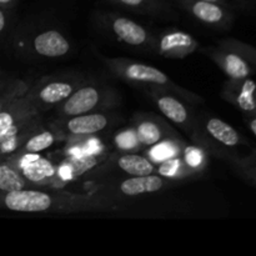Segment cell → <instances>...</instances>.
Wrapping results in <instances>:
<instances>
[{
  "instance_id": "obj_25",
  "label": "cell",
  "mask_w": 256,
  "mask_h": 256,
  "mask_svg": "<svg viewBox=\"0 0 256 256\" xmlns=\"http://www.w3.org/2000/svg\"><path fill=\"white\" fill-rule=\"evenodd\" d=\"M170 142H166L168 146H165V144H162L159 145V146H155V149L152 150V154L154 155L152 156V159L155 160V162H164V160L166 159H170V158H174L176 156L178 152L176 149H175L174 146H169Z\"/></svg>"
},
{
  "instance_id": "obj_17",
  "label": "cell",
  "mask_w": 256,
  "mask_h": 256,
  "mask_svg": "<svg viewBox=\"0 0 256 256\" xmlns=\"http://www.w3.org/2000/svg\"><path fill=\"white\" fill-rule=\"evenodd\" d=\"M204 129L214 142L228 149H235L244 142L242 135L232 125L219 118H209L204 122Z\"/></svg>"
},
{
  "instance_id": "obj_10",
  "label": "cell",
  "mask_w": 256,
  "mask_h": 256,
  "mask_svg": "<svg viewBox=\"0 0 256 256\" xmlns=\"http://www.w3.org/2000/svg\"><path fill=\"white\" fill-rule=\"evenodd\" d=\"M205 52L222 69L228 79H244L254 74L256 65L252 64L244 55L234 50L218 45V46L209 48Z\"/></svg>"
},
{
  "instance_id": "obj_12",
  "label": "cell",
  "mask_w": 256,
  "mask_h": 256,
  "mask_svg": "<svg viewBox=\"0 0 256 256\" xmlns=\"http://www.w3.org/2000/svg\"><path fill=\"white\" fill-rule=\"evenodd\" d=\"M30 46L34 54L48 59L65 56L72 49L69 39L56 29H45L32 35Z\"/></svg>"
},
{
  "instance_id": "obj_23",
  "label": "cell",
  "mask_w": 256,
  "mask_h": 256,
  "mask_svg": "<svg viewBox=\"0 0 256 256\" xmlns=\"http://www.w3.org/2000/svg\"><path fill=\"white\" fill-rule=\"evenodd\" d=\"M218 45L228 48V49H232L234 50V52H239V54L244 55V56L248 58L252 64L256 65V50L254 46H252V45L246 44V42H242L236 39H222L218 42Z\"/></svg>"
},
{
  "instance_id": "obj_14",
  "label": "cell",
  "mask_w": 256,
  "mask_h": 256,
  "mask_svg": "<svg viewBox=\"0 0 256 256\" xmlns=\"http://www.w3.org/2000/svg\"><path fill=\"white\" fill-rule=\"evenodd\" d=\"M199 48V42L182 32H165L158 39L156 52L166 58H185Z\"/></svg>"
},
{
  "instance_id": "obj_1",
  "label": "cell",
  "mask_w": 256,
  "mask_h": 256,
  "mask_svg": "<svg viewBox=\"0 0 256 256\" xmlns=\"http://www.w3.org/2000/svg\"><path fill=\"white\" fill-rule=\"evenodd\" d=\"M0 209L15 212H89L115 209V202L102 194H72L48 192L38 188H24L12 192H0Z\"/></svg>"
},
{
  "instance_id": "obj_18",
  "label": "cell",
  "mask_w": 256,
  "mask_h": 256,
  "mask_svg": "<svg viewBox=\"0 0 256 256\" xmlns=\"http://www.w3.org/2000/svg\"><path fill=\"white\" fill-rule=\"evenodd\" d=\"M115 165L122 172L132 176H142V175L154 174L155 166L148 158L138 154H120L115 159Z\"/></svg>"
},
{
  "instance_id": "obj_2",
  "label": "cell",
  "mask_w": 256,
  "mask_h": 256,
  "mask_svg": "<svg viewBox=\"0 0 256 256\" xmlns=\"http://www.w3.org/2000/svg\"><path fill=\"white\" fill-rule=\"evenodd\" d=\"M100 59L110 72L125 82H129L132 84H139L146 88L166 90L190 104H199V102H204V99L200 98L199 95L178 85L165 72L152 65L124 59V58L102 56Z\"/></svg>"
},
{
  "instance_id": "obj_6",
  "label": "cell",
  "mask_w": 256,
  "mask_h": 256,
  "mask_svg": "<svg viewBox=\"0 0 256 256\" xmlns=\"http://www.w3.org/2000/svg\"><path fill=\"white\" fill-rule=\"evenodd\" d=\"M196 22L216 30H229L234 24L232 9L218 2L204 0H175Z\"/></svg>"
},
{
  "instance_id": "obj_16",
  "label": "cell",
  "mask_w": 256,
  "mask_h": 256,
  "mask_svg": "<svg viewBox=\"0 0 256 256\" xmlns=\"http://www.w3.org/2000/svg\"><path fill=\"white\" fill-rule=\"evenodd\" d=\"M112 4L138 14L154 18H170L175 12L166 0H108Z\"/></svg>"
},
{
  "instance_id": "obj_26",
  "label": "cell",
  "mask_w": 256,
  "mask_h": 256,
  "mask_svg": "<svg viewBox=\"0 0 256 256\" xmlns=\"http://www.w3.org/2000/svg\"><path fill=\"white\" fill-rule=\"evenodd\" d=\"M12 10H6L4 8H0V38L5 36L10 28L12 22Z\"/></svg>"
},
{
  "instance_id": "obj_29",
  "label": "cell",
  "mask_w": 256,
  "mask_h": 256,
  "mask_svg": "<svg viewBox=\"0 0 256 256\" xmlns=\"http://www.w3.org/2000/svg\"><path fill=\"white\" fill-rule=\"evenodd\" d=\"M19 0H0V8H4L6 10H14Z\"/></svg>"
},
{
  "instance_id": "obj_20",
  "label": "cell",
  "mask_w": 256,
  "mask_h": 256,
  "mask_svg": "<svg viewBox=\"0 0 256 256\" xmlns=\"http://www.w3.org/2000/svg\"><path fill=\"white\" fill-rule=\"evenodd\" d=\"M165 138L164 128L158 124L156 120L150 118H142L135 126V139L140 145L152 146L159 144Z\"/></svg>"
},
{
  "instance_id": "obj_24",
  "label": "cell",
  "mask_w": 256,
  "mask_h": 256,
  "mask_svg": "<svg viewBox=\"0 0 256 256\" xmlns=\"http://www.w3.org/2000/svg\"><path fill=\"white\" fill-rule=\"evenodd\" d=\"M184 164L185 162H182V160L178 159L176 156L170 158V159H166L164 160V162H162L158 172H159L160 176L176 178L182 174V169H184V166H182Z\"/></svg>"
},
{
  "instance_id": "obj_21",
  "label": "cell",
  "mask_w": 256,
  "mask_h": 256,
  "mask_svg": "<svg viewBox=\"0 0 256 256\" xmlns=\"http://www.w3.org/2000/svg\"><path fill=\"white\" fill-rule=\"evenodd\" d=\"M24 188L32 186L9 160L0 159V192H12Z\"/></svg>"
},
{
  "instance_id": "obj_7",
  "label": "cell",
  "mask_w": 256,
  "mask_h": 256,
  "mask_svg": "<svg viewBox=\"0 0 256 256\" xmlns=\"http://www.w3.org/2000/svg\"><path fill=\"white\" fill-rule=\"evenodd\" d=\"M79 82L76 79H42L32 86H29L28 94L32 102L42 110L58 106L64 102L78 88Z\"/></svg>"
},
{
  "instance_id": "obj_19",
  "label": "cell",
  "mask_w": 256,
  "mask_h": 256,
  "mask_svg": "<svg viewBox=\"0 0 256 256\" xmlns=\"http://www.w3.org/2000/svg\"><path fill=\"white\" fill-rule=\"evenodd\" d=\"M58 134L56 130H36L32 132L24 142V144L19 148L14 155L24 154H39L44 150L49 149L56 142Z\"/></svg>"
},
{
  "instance_id": "obj_30",
  "label": "cell",
  "mask_w": 256,
  "mask_h": 256,
  "mask_svg": "<svg viewBox=\"0 0 256 256\" xmlns=\"http://www.w3.org/2000/svg\"><path fill=\"white\" fill-rule=\"evenodd\" d=\"M12 82V80L0 76V92H2L4 89H6V88L9 86L10 82Z\"/></svg>"
},
{
  "instance_id": "obj_3",
  "label": "cell",
  "mask_w": 256,
  "mask_h": 256,
  "mask_svg": "<svg viewBox=\"0 0 256 256\" xmlns=\"http://www.w3.org/2000/svg\"><path fill=\"white\" fill-rule=\"evenodd\" d=\"M98 19L104 29L109 30L110 34L124 45L144 52H156L158 38L139 22L122 15L110 12L99 14Z\"/></svg>"
},
{
  "instance_id": "obj_5",
  "label": "cell",
  "mask_w": 256,
  "mask_h": 256,
  "mask_svg": "<svg viewBox=\"0 0 256 256\" xmlns=\"http://www.w3.org/2000/svg\"><path fill=\"white\" fill-rule=\"evenodd\" d=\"M12 166L26 180L32 188H46L55 185L58 180V170L46 158L38 154L12 155L8 158Z\"/></svg>"
},
{
  "instance_id": "obj_13",
  "label": "cell",
  "mask_w": 256,
  "mask_h": 256,
  "mask_svg": "<svg viewBox=\"0 0 256 256\" xmlns=\"http://www.w3.org/2000/svg\"><path fill=\"white\" fill-rule=\"evenodd\" d=\"M40 114L42 110L35 105L26 92L0 112V138L4 136L14 125Z\"/></svg>"
},
{
  "instance_id": "obj_22",
  "label": "cell",
  "mask_w": 256,
  "mask_h": 256,
  "mask_svg": "<svg viewBox=\"0 0 256 256\" xmlns=\"http://www.w3.org/2000/svg\"><path fill=\"white\" fill-rule=\"evenodd\" d=\"M30 85L24 80H12L6 89L0 92V112L14 102L16 98L22 96L28 92Z\"/></svg>"
},
{
  "instance_id": "obj_4",
  "label": "cell",
  "mask_w": 256,
  "mask_h": 256,
  "mask_svg": "<svg viewBox=\"0 0 256 256\" xmlns=\"http://www.w3.org/2000/svg\"><path fill=\"white\" fill-rule=\"evenodd\" d=\"M115 102V94L106 88L82 85L76 88L66 99L58 105L59 118H70L105 109Z\"/></svg>"
},
{
  "instance_id": "obj_9",
  "label": "cell",
  "mask_w": 256,
  "mask_h": 256,
  "mask_svg": "<svg viewBox=\"0 0 256 256\" xmlns=\"http://www.w3.org/2000/svg\"><path fill=\"white\" fill-rule=\"evenodd\" d=\"M148 94L156 104L158 109L164 115V118L170 120L172 124L179 125L180 128L189 132H192V129L196 128L192 124V118L186 105L184 104V100L180 99L179 96L166 90L156 89V88H148Z\"/></svg>"
},
{
  "instance_id": "obj_15",
  "label": "cell",
  "mask_w": 256,
  "mask_h": 256,
  "mask_svg": "<svg viewBox=\"0 0 256 256\" xmlns=\"http://www.w3.org/2000/svg\"><path fill=\"white\" fill-rule=\"evenodd\" d=\"M165 186H168V182L159 174H149L122 180L119 184V190L126 196H139V195L158 192Z\"/></svg>"
},
{
  "instance_id": "obj_11",
  "label": "cell",
  "mask_w": 256,
  "mask_h": 256,
  "mask_svg": "<svg viewBox=\"0 0 256 256\" xmlns=\"http://www.w3.org/2000/svg\"><path fill=\"white\" fill-rule=\"evenodd\" d=\"M256 84L252 78L244 79H229L222 88V98L236 106L242 112V116L256 115L255 102Z\"/></svg>"
},
{
  "instance_id": "obj_28",
  "label": "cell",
  "mask_w": 256,
  "mask_h": 256,
  "mask_svg": "<svg viewBox=\"0 0 256 256\" xmlns=\"http://www.w3.org/2000/svg\"><path fill=\"white\" fill-rule=\"evenodd\" d=\"M204 2H218V4L230 8V9H236V8L238 9H246L248 8V0H204Z\"/></svg>"
},
{
  "instance_id": "obj_8",
  "label": "cell",
  "mask_w": 256,
  "mask_h": 256,
  "mask_svg": "<svg viewBox=\"0 0 256 256\" xmlns=\"http://www.w3.org/2000/svg\"><path fill=\"white\" fill-rule=\"evenodd\" d=\"M110 125L109 115L104 112H92L88 114L76 115L70 118H60L59 122L52 129L56 130L62 136H92L108 129Z\"/></svg>"
},
{
  "instance_id": "obj_27",
  "label": "cell",
  "mask_w": 256,
  "mask_h": 256,
  "mask_svg": "<svg viewBox=\"0 0 256 256\" xmlns=\"http://www.w3.org/2000/svg\"><path fill=\"white\" fill-rule=\"evenodd\" d=\"M202 158L200 156V152H198V150L195 149H188L186 152H185V164L189 165L192 169H194V168L199 166L200 162H202Z\"/></svg>"
}]
</instances>
